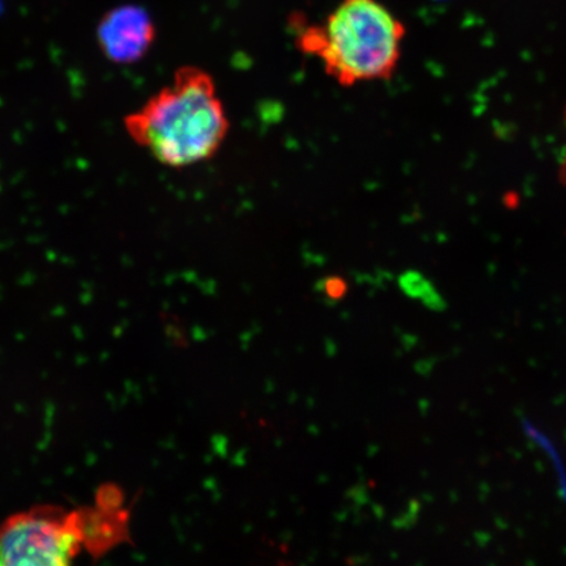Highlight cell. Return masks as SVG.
I'll use <instances>...</instances> for the list:
<instances>
[{"label": "cell", "mask_w": 566, "mask_h": 566, "mask_svg": "<svg viewBox=\"0 0 566 566\" xmlns=\"http://www.w3.org/2000/svg\"><path fill=\"white\" fill-rule=\"evenodd\" d=\"M127 136L160 165L181 169L214 157L230 130L212 76L182 66L172 82L124 118Z\"/></svg>", "instance_id": "obj_1"}, {"label": "cell", "mask_w": 566, "mask_h": 566, "mask_svg": "<svg viewBox=\"0 0 566 566\" xmlns=\"http://www.w3.org/2000/svg\"><path fill=\"white\" fill-rule=\"evenodd\" d=\"M406 27L379 0H342L324 23L307 25L296 46L315 55L342 87L389 81L399 66Z\"/></svg>", "instance_id": "obj_2"}, {"label": "cell", "mask_w": 566, "mask_h": 566, "mask_svg": "<svg viewBox=\"0 0 566 566\" xmlns=\"http://www.w3.org/2000/svg\"><path fill=\"white\" fill-rule=\"evenodd\" d=\"M91 509L38 505L0 523V565H69L88 549Z\"/></svg>", "instance_id": "obj_3"}, {"label": "cell", "mask_w": 566, "mask_h": 566, "mask_svg": "<svg viewBox=\"0 0 566 566\" xmlns=\"http://www.w3.org/2000/svg\"><path fill=\"white\" fill-rule=\"evenodd\" d=\"M157 28L138 6H122L105 13L97 25V45L116 65H133L150 52Z\"/></svg>", "instance_id": "obj_4"}, {"label": "cell", "mask_w": 566, "mask_h": 566, "mask_svg": "<svg viewBox=\"0 0 566 566\" xmlns=\"http://www.w3.org/2000/svg\"><path fill=\"white\" fill-rule=\"evenodd\" d=\"M522 424L523 431H525L530 440L551 460L552 469H554L556 473L558 494L566 501V464L562 450L557 448V443L552 440L546 431H543L535 422L523 419Z\"/></svg>", "instance_id": "obj_5"}, {"label": "cell", "mask_w": 566, "mask_h": 566, "mask_svg": "<svg viewBox=\"0 0 566 566\" xmlns=\"http://www.w3.org/2000/svg\"><path fill=\"white\" fill-rule=\"evenodd\" d=\"M324 293L328 298L338 301L346 294V283L342 279L331 277L324 283Z\"/></svg>", "instance_id": "obj_6"}, {"label": "cell", "mask_w": 566, "mask_h": 566, "mask_svg": "<svg viewBox=\"0 0 566 566\" xmlns=\"http://www.w3.org/2000/svg\"><path fill=\"white\" fill-rule=\"evenodd\" d=\"M564 125L566 129V105L564 108ZM557 179L560 181L562 186L566 189V146L564 148V153L562 155L560 161H558V168H557Z\"/></svg>", "instance_id": "obj_7"}]
</instances>
